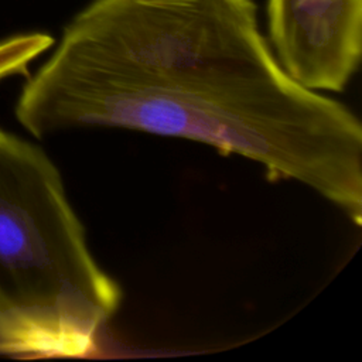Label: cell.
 <instances>
[{
    "instance_id": "2",
    "label": "cell",
    "mask_w": 362,
    "mask_h": 362,
    "mask_svg": "<svg viewBox=\"0 0 362 362\" xmlns=\"http://www.w3.org/2000/svg\"><path fill=\"white\" fill-rule=\"evenodd\" d=\"M120 303L55 163L0 127V355L89 356Z\"/></svg>"
},
{
    "instance_id": "4",
    "label": "cell",
    "mask_w": 362,
    "mask_h": 362,
    "mask_svg": "<svg viewBox=\"0 0 362 362\" xmlns=\"http://www.w3.org/2000/svg\"><path fill=\"white\" fill-rule=\"evenodd\" d=\"M54 44L45 33H27L0 41V79L27 74L28 65Z\"/></svg>"
},
{
    "instance_id": "1",
    "label": "cell",
    "mask_w": 362,
    "mask_h": 362,
    "mask_svg": "<svg viewBox=\"0 0 362 362\" xmlns=\"http://www.w3.org/2000/svg\"><path fill=\"white\" fill-rule=\"evenodd\" d=\"M16 119L37 139L100 127L204 143L362 223L361 120L283 69L253 0H92L24 83Z\"/></svg>"
},
{
    "instance_id": "3",
    "label": "cell",
    "mask_w": 362,
    "mask_h": 362,
    "mask_svg": "<svg viewBox=\"0 0 362 362\" xmlns=\"http://www.w3.org/2000/svg\"><path fill=\"white\" fill-rule=\"evenodd\" d=\"M272 49L315 92H341L362 57V0H267Z\"/></svg>"
}]
</instances>
